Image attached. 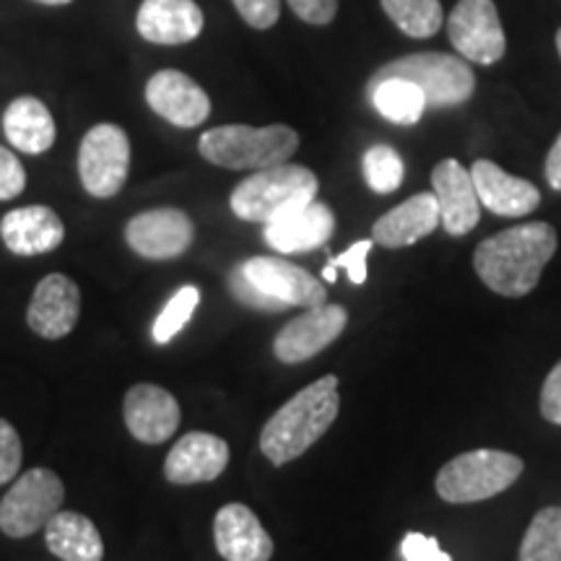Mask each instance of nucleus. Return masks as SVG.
Here are the masks:
<instances>
[{"label":"nucleus","instance_id":"nucleus-22","mask_svg":"<svg viewBox=\"0 0 561 561\" xmlns=\"http://www.w3.org/2000/svg\"><path fill=\"white\" fill-rule=\"evenodd\" d=\"M0 237L13 255L32 257L60 248L66 240V227L50 206H24L3 216Z\"/></svg>","mask_w":561,"mask_h":561},{"label":"nucleus","instance_id":"nucleus-9","mask_svg":"<svg viewBox=\"0 0 561 561\" xmlns=\"http://www.w3.org/2000/svg\"><path fill=\"white\" fill-rule=\"evenodd\" d=\"M447 34L460 58L479 66H494L507 53V37L494 0H458L447 19Z\"/></svg>","mask_w":561,"mask_h":561},{"label":"nucleus","instance_id":"nucleus-34","mask_svg":"<svg viewBox=\"0 0 561 561\" xmlns=\"http://www.w3.org/2000/svg\"><path fill=\"white\" fill-rule=\"evenodd\" d=\"M21 468V439L5 419H0V483H9Z\"/></svg>","mask_w":561,"mask_h":561},{"label":"nucleus","instance_id":"nucleus-5","mask_svg":"<svg viewBox=\"0 0 561 561\" xmlns=\"http://www.w3.org/2000/svg\"><path fill=\"white\" fill-rule=\"evenodd\" d=\"M525 462L504 450L462 453L437 473L434 489L447 504H473L507 491L520 479Z\"/></svg>","mask_w":561,"mask_h":561},{"label":"nucleus","instance_id":"nucleus-15","mask_svg":"<svg viewBox=\"0 0 561 561\" xmlns=\"http://www.w3.org/2000/svg\"><path fill=\"white\" fill-rule=\"evenodd\" d=\"M81 318V289L62 273H50L32 294L26 322L39 339L58 341L73 331Z\"/></svg>","mask_w":561,"mask_h":561},{"label":"nucleus","instance_id":"nucleus-12","mask_svg":"<svg viewBox=\"0 0 561 561\" xmlns=\"http://www.w3.org/2000/svg\"><path fill=\"white\" fill-rule=\"evenodd\" d=\"M146 102L174 128H198L210 117V100L201 83L182 70H159L146 83Z\"/></svg>","mask_w":561,"mask_h":561},{"label":"nucleus","instance_id":"nucleus-41","mask_svg":"<svg viewBox=\"0 0 561 561\" xmlns=\"http://www.w3.org/2000/svg\"><path fill=\"white\" fill-rule=\"evenodd\" d=\"M557 50H559V58H561V30L557 32Z\"/></svg>","mask_w":561,"mask_h":561},{"label":"nucleus","instance_id":"nucleus-23","mask_svg":"<svg viewBox=\"0 0 561 561\" xmlns=\"http://www.w3.org/2000/svg\"><path fill=\"white\" fill-rule=\"evenodd\" d=\"M437 227V198H434V193H419L375 221V227H371V242L388 250L409 248V244H416L424 237H430Z\"/></svg>","mask_w":561,"mask_h":561},{"label":"nucleus","instance_id":"nucleus-25","mask_svg":"<svg viewBox=\"0 0 561 561\" xmlns=\"http://www.w3.org/2000/svg\"><path fill=\"white\" fill-rule=\"evenodd\" d=\"M45 543L62 561H102L104 543L96 525L81 512L60 510L45 525Z\"/></svg>","mask_w":561,"mask_h":561},{"label":"nucleus","instance_id":"nucleus-16","mask_svg":"<svg viewBox=\"0 0 561 561\" xmlns=\"http://www.w3.org/2000/svg\"><path fill=\"white\" fill-rule=\"evenodd\" d=\"M123 416L128 432L144 445H161L178 432L180 426V403L170 390L159 385L140 382L133 385L125 396Z\"/></svg>","mask_w":561,"mask_h":561},{"label":"nucleus","instance_id":"nucleus-26","mask_svg":"<svg viewBox=\"0 0 561 561\" xmlns=\"http://www.w3.org/2000/svg\"><path fill=\"white\" fill-rule=\"evenodd\" d=\"M369 96L385 121L396 125H416L426 112L424 91L409 79H398V76L369 81Z\"/></svg>","mask_w":561,"mask_h":561},{"label":"nucleus","instance_id":"nucleus-4","mask_svg":"<svg viewBox=\"0 0 561 561\" xmlns=\"http://www.w3.org/2000/svg\"><path fill=\"white\" fill-rule=\"evenodd\" d=\"M318 191L320 182L312 170L284 161L242 180L231 193L229 206L237 219L268 224L312 203L318 198Z\"/></svg>","mask_w":561,"mask_h":561},{"label":"nucleus","instance_id":"nucleus-30","mask_svg":"<svg viewBox=\"0 0 561 561\" xmlns=\"http://www.w3.org/2000/svg\"><path fill=\"white\" fill-rule=\"evenodd\" d=\"M198 305H201L198 286H182V289L167 301L164 310L159 312L157 322H153V341H157L159 346L170 343L174 335L191 322L195 310H198Z\"/></svg>","mask_w":561,"mask_h":561},{"label":"nucleus","instance_id":"nucleus-17","mask_svg":"<svg viewBox=\"0 0 561 561\" xmlns=\"http://www.w3.org/2000/svg\"><path fill=\"white\" fill-rule=\"evenodd\" d=\"M229 466V445L208 432L185 434L164 460V476L178 486L219 479Z\"/></svg>","mask_w":561,"mask_h":561},{"label":"nucleus","instance_id":"nucleus-8","mask_svg":"<svg viewBox=\"0 0 561 561\" xmlns=\"http://www.w3.org/2000/svg\"><path fill=\"white\" fill-rule=\"evenodd\" d=\"M130 170V138L121 125H94L79 146V178L94 198H112L123 191Z\"/></svg>","mask_w":561,"mask_h":561},{"label":"nucleus","instance_id":"nucleus-35","mask_svg":"<svg viewBox=\"0 0 561 561\" xmlns=\"http://www.w3.org/2000/svg\"><path fill=\"white\" fill-rule=\"evenodd\" d=\"M26 172L13 151L0 146V201H11L24 193Z\"/></svg>","mask_w":561,"mask_h":561},{"label":"nucleus","instance_id":"nucleus-14","mask_svg":"<svg viewBox=\"0 0 561 561\" xmlns=\"http://www.w3.org/2000/svg\"><path fill=\"white\" fill-rule=\"evenodd\" d=\"M248 276L257 289L271 294L273 299L284 301L286 307H320L325 305V286L310 271L299 268L284 257H250L242 263Z\"/></svg>","mask_w":561,"mask_h":561},{"label":"nucleus","instance_id":"nucleus-18","mask_svg":"<svg viewBox=\"0 0 561 561\" xmlns=\"http://www.w3.org/2000/svg\"><path fill=\"white\" fill-rule=\"evenodd\" d=\"M335 229V214L331 206L314 198L291 214L278 216L265 224V242L271 250L284 252V255H297V252L318 250L331 240Z\"/></svg>","mask_w":561,"mask_h":561},{"label":"nucleus","instance_id":"nucleus-38","mask_svg":"<svg viewBox=\"0 0 561 561\" xmlns=\"http://www.w3.org/2000/svg\"><path fill=\"white\" fill-rule=\"evenodd\" d=\"M541 413L546 421L561 426V362L549 371L541 388Z\"/></svg>","mask_w":561,"mask_h":561},{"label":"nucleus","instance_id":"nucleus-31","mask_svg":"<svg viewBox=\"0 0 561 561\" xmlns=\"http://www.w3.org/2000/svg\"><path fill=\"white\" fill-rule=\"evenodd\" d=\"M371 240H362V242H354L348 250H343L341 255H335L331 263L325 265V271H322V278L328 280V284H335V271L339 268H346L351 284L362 286L364 280H367V257L371 252Z\"/></svg>","mask_w":561,"mask_h":561},{"label":"nucleus","instance_id":"nucleus-2","mask_svg":"<svg viewBox=\"0 0 561 561\" xmlns=\"http://www.w3.org/2000/svg\"><path fill=\"white\" fill-rule=\"evenodd\" d=\"M339 377L328 375L307 385L291 401H286L265 421L261 432V453L273 466L297 460L318 442L339 419Z\"/></svg>","mask_w":561,"mask_h":561},{"label":"nucleus","instance_id":"nucleus-40","mask_svg":"<svg viewBox=\"0 0 561 561\" xmlns=\"http://www.w3.org/2000/svg\"><path fill=\"white\" fill-rule=\"evenodd\" d=\"M34 3H42V5H68V3H73V0H34Z\"/></svg>","mask_w":561,"mask_h":561},{"label":"nucleus","instance_id":"nucleus-39","mask_svg":"<svg viewBox=\"0 0 561 561\" xmlns=\"http://www.w3.org/2000/svg\"><path fill=\"white\" fill-rule=\"evenodd\" d=\"M546 180H549L553 191L561 193V133L559 138L553 140L549 157H546Z\"/></svg>","mask_w":561,"mask_h":561},{"label":"nucleus","instance_id":"nucleus-24","mask_svg":"<svg viewBox=\"0 0 561 561\" xmlns=\"http://www.w3.org/2000/svg\"><path fill=\"white\" fill-rule=\"evenodd\" d=\"M3 133L13 149L37 157L53 149L58 130L45 102L37 96H19L3 112Z\"/></svg>","mask_w":561,"mask_h":561},{"label":"nucleus","instance_id":"nucleus-27","mask_svg":"<svg viewBox=\"0 0 561 561\" xmlns=\"http://www.w3.org/2000/svg\"><path fill=\"white\" fill-rule=\"evenodd\" d=\"M382 11L403 34L416 39L434 37L445 24L439 0H380Z\"/></svg>","mask_w":561,"mask_h":561},{"label":"nucleus","instance_id":"nucleus-11","mask_svg":"<svg viewBox=\"0 0 561 561\" xmlns=\"http://www.w3.org/2000/svg\"><path fill=\"white\" fill-rule=\"evenodd\" d=\"M348 314L341 305L310 307L305 314L284 325L273 341V354L284 364H299L318 356L346 331Z\"/></svg>","mask_w":561,"mask_h":561},{"label":"nucleus","instance_id":"nucleus-32","mask_svg":"<svg viewBox=\"0 0 561 561\" xmlns=\"http://www.w3.org/2000/svg\"><path fill=\"white\" fill-rule=\"evenodd\" d=\"M229 289H231V294H234V299L240 301V305L252 307V310H268V312L286 310L284 301L273 299L271 294L257 289V286L252 284L248 276H244L242 265H237V268L229 273Z\"/></svg>","mask_w":561,"mask_h":561},{"label":"nucleus","instance_id":"nucleus-19","mask_svg":"<svg viewBox=\"0 0 561 561\" xmlns=\"http://www.w3.org/2000/svg\"><path fill=\"white\" fill-rule=\"evenodd\" d=\"M206 16L195 0H140L136 30L151 45H187L203 32Z\"/></svg>","mask_w":561,"mask_h":561},{"label":"nucleus","instance_id":"nucleus-7","mask_svg":"<svg viewBox=\"0 0 561 561\" xmlns=\"http://www.w3.org/2000/svg\"><path fill=\"white\" fill-rule=\"evenodd\" d=\"M66 486L50 468H32L0 502V530L9 538L34 536L58 515Z\"/></svg>","mask_w":561,"mask_h":561},{"label":"nucleus","instance_id":"nucleus-10","mask_svg":"<svg viewBox=\"0 0 561 561\" xmlns=\"http://www.w3.org/2000/svg\"><path fill=\"white\" fill-rule=\"evenodd\" d=\"M125 240L146 261H172L191 248L195 227L185 210L151 208L133 216L125 227Z\"/></svg>","mask_w":561,"mask_h":561},{"label":"nucleus","instance_id":"nucleus-3","mask_svg":"<svg viewBox=\"0 0 561 561\" xmlns=\"http://www.w3.org/2000/svg\"><path fill=\"white\" fill-rule=\"evenodd\" d=\"M201 157L224 170H268L284 164L299 149L297 130L289 125H219L198 140Z\"/></svg>","mask_w":561,"mask_h":561},{"label":"nucleus","instance_id":"nucleus-28","mask_svg":"<svg viewBox=\"0 0 561 561\" xmlns=\"http://www.w3.org/2000/svg\"><path fill=\"white\" fill-rule=\"evenodd\" d=\"M520 561H561V507H546L533 517L520 543Z\"/></svg>","mask_w":561,"mask_h":561},{"label":"nucleus","instance_id":"nucleus-6","mask_svg":"<svg viewBox=\"0 0 561 561\" xmlns=\"http://www.w3.org/2000/svg\"><path fill=\"white\" fill-rule=\"evenodd\" d=\"M409 79L424 91L426 107H458L466 104L476 91V76L466 58L447 53H413L403 58L390 60L371 76L380 79Z\"/></svg>","mask_w":561,"mask_h":561},{"label":"nucleus","instance_id":"nucleus-1","mask_svg":"<svg viewBox=\"0 0 561 561\" xmlns=\"http://www.w3.org/2000/svg\"><path fill=\"white\" fill-rule=\"evenodd\" d=\"M557 244L559 237L551 224H520L483 240L473 252V268L500 297H525L536 289L543 268L557 255Z\"/></svg>","mask_w":561,"mask_h":561},{"label":"nucleus","instance_id":"nucleus-36","mask_svg":"<svg viewBox=\"0 0 561 561\" xmlns=\"http://www.w3.org/2000/svg\"><path fill=\"white\" fill-rule=\"evenodd\" d=\"M401 553L405 561H453L447 551H442L437 538L424 536V533H405L401 541Z\"/></svg>","mask_w":561,"mask_h":561},{"label":"nucleus","instance_id":"nucleus-33","mask_svg":"<svg viewBox=\"0 0 561 561\" xmlns=\"http://www.w3.org/2000/svg\"><path fill=\"white\" fill-rule=\"evenodd\" d=\"M231 3L252 30H271L280 19V0H231Z\"/></svg>","mask_w":561,"mask_h":561},{"label":"nucleus","instance_id":"nucleus-20","mask_svg":"<svg viewBox=\"0 0 561 561\" xmlns=\"http://www.w3.org/2000/svg\"><path fill=\"white\" fill-rule=\"evenodd\" d=\"M216 551L227 561H271L273 541L248 504L231 502L216 512Z\"/></svg>","mask_w":561,"mask_h":561},{"label":"nucleus","instance_id":"nucleus-29","mask_svg":"<svg viewBox=\"0 0 561 561\" xmlns=\"http://www.w3.org/2000/svg\"><path fill=\"white\" fill-rule=\"evenodd\" d=\"M362 172H364V180H367L369 191L388 195V193H396L398 187H401L405 167H403L401 153L392 149V146L377 144V146H371V149H367V153H364Z\"/></svg>","mask_w":561,"mask_h":561},{"label":"nucleus","instance_id":"nucleus-21","mask_svg":"<svg viewBox=\"0 0 561 561\" xmlns=\"http://www.w3.org/2000/svg\"><path fill=\"white\" fill-rule=\"evenodd\" d=\"M471 178L481 206L489 208L491 214L515 219V216H528L541 206V193H538L533 182L512 178L510 172H504L494 161L476 159L471 167Z\"/></svg>","mask_w":561,"mask_h":561},{"label":"nucleus","instance_id":"nucleus-13","mask_svg":"<svg viewBox=\"0 0 561 561\" xmlns=\"http://www.w3.org/2000/svg\"><path fill=\"white\" fill-rule=\"evenodd\" d=\"M432 187L434 198L439 203V224L447 234H471L481 221V201L471 170H466L458 159L439 161L432 170Z\"/></svg>","mask_w":561,"mask_h":561},{"label":"nucleus","instance_id":"nucleus-37","mask_svg":"<svg viewBox=\"0 0 561 561\" xmlns=\"http://www.w3.org/2000/svg\"><path fill=\"white\" fill-rule=\"evenodd\" d=\"M291 11L312 26H325L331 24L339 13V0H289Z\"/></svg>","mask_w":561,"mask_h":561}]
</instances>
